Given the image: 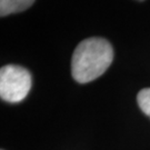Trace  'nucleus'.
<instances>
[{
    "mask_svg": "<svg viewBox=\"0 0 150 150\" xmlns=\"http://www.w3.org/2000/svg\"><path fill=\"white\" fill-rule=\"evenodd\" d=\"M112 59L113 50L108 40L98 37L85 39L72 54V77L79 83L90 82L109 68Z\"/></svg>",
    "mask_w": 150,
    "mask_h": 150,
    "instance_id": "obj_1",
    "label": "nucleus"
},
{
    "mask_svg": "<svg viewBox=\"0 0 150 150\" xmlns=\"http://www.w3.org/2000/svg\"><path fill=\"white\" fill-rule=\"evenodd\" d=\"M31 75L26 68L7 64L0 69V97L11 103L22 101L31 89Z\"/></svg>",
    "mask_w": 150,
    "mask_h": 150,
    "instance_id": "obj_2",
    "label": "nucleus"
},
{
    "mask_svg": "<svg viewBox=\"0 0 150 150\" xmlns=\"http://www.w3.org/2000/svg\"><path fill=\"white\" fill-rule=\"evenodd\" d=\"M36 0H0V16L5 17L30 8Z\"/></svg>",
    "mask_w": 150,
    "mask_h": 150,
    "instance_id": "obj_3",
    "label": "nucleus"
},
{
    "mask_svg": "<svg viewBox=\"0 0 150 150\" xmlns=\"http://www.w3.org/2000/svg\"><path fill=\"white\" fill-rule=\"evenodd\" d=\"M137 101L144 113L150 117V88H145L138 92Z\"/></svg>",
    "mask_w": 150,
    "mask_h": 150,
    "instance_id": "obj_4",
    "label": "nucleus"
},
{
    "mask_svg": "<svg viewBox=\"0 0 150 150\" xmlns=\"http://www.w3.org/2000/svg\"><path fill=\"white\" fill-rule=\"evenodd\" d=\"M139 1H142V0H139Z\"/></svg>",
    "mask_w": 150,
    "mask_h": 150,
    "instance_id": "obj_5",
    "label": "nucleus"
}]
</instances>
